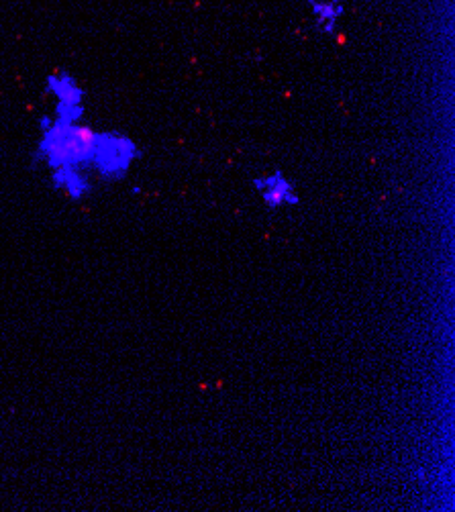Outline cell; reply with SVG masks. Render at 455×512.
Listing matches in <instances>:
<instances>
[{"mask_svg":"<svg viewBox=\"0 0 455 512\" xmlns=\"http://www.w3.org/2000/svg\"><path fill=\"white\" fill-rule=\"evenodd\" d=\"M135 156V147L123 137H98L94 145V164L109 176L123 174Z\"/></svg>","mask_w":455,"mask_h":512,"instance_id":"cell-1","label":"cell"},{"mask_svg":"<svg viewBox=\"0 0 455 512\" xmlns=\"http://www.w3.org/2000/svg\"><path fill=\"white\" fill-rule=\"evenodd\" d=\"M256 188H258L262 200L268 204L270 209L290 207V204L298 202V196L292 188V182L280 172L256 180Z\"/></svg>","mask_w":455,"mask_h":512,"instance_id":"cell-2","label":"cell"}]
</instances>
